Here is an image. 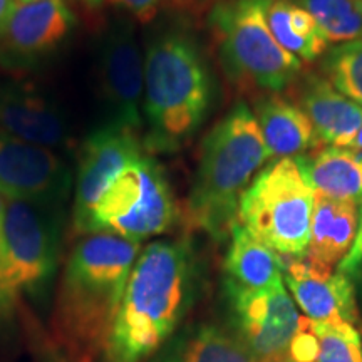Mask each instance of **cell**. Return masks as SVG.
Instances as JSON below:
<instances>
[{
    "instance_id": "obj_1",
    "label": "cell",
    "mask_w": 362,
    "mask_h": 362,
    "mask_svg": "<svg viewBox=\"0 0 362 362\" xmlns=\"http://www.w3.org/2000/svg\"><path fill=\"white\" fill-rule=\"evenodd\" d=\"M139 250V242L112 233L84 235L72 248L52 310L54 339L67 361L104 357Z\"/></svg>"
},
{
    "instance_id": "obj_2",
    "label": "cell",
    "mask_w": 362,
    "mask_h": 362,
    "mask_svg": "<svg viewBox=\"0 0 362 362\" xmlns=\"http://www.w3.org/2000/svg\"><path fill=\"white\" fill-rule=\"evenodd\" d=\"M197 291L198 262L188 240L149 243L131 270L104 361H148L185 319Z\"/></svg>"
},
{
    "instance_id": "obj_3",
    "label": "cell",
    "mask_w": 362,
    "mask_h": 362,
    "mask_svg": "<svg viewBox=\"0 0 362 362\" xmlns=\"http://www.w3.org/2000/svg\"><path fill=\"white\" fill-rule=\"evenodd\" d=\"M214 98V74L197 35L185 25L158 30L144 49V148L178 151L206 121Z\"/></svg>"
},
{
    "instance_id": "obj_4",
    "label": "cell",
    "mask_w": 362,
    "mask_h": 362,
    "mask_svg": "<svg viewBox=\"0 0 362 362\" xmlns=\"http://www.w3.org/2000/svg\"><path fill=\"white\" fill-rule=\"evenodd\" d=\"M270 155L247 103L238 101L211 128L200 146L185 218L216 240L232 232L240 200Z\"/></svg>"
},
{
    "instance_id": "obj_5",
    "label": "cell",
    "mask_w": 362,
    "mask_h": 362,
    "mask_svg": "<svg viewBox=\"0 0 362 362\" xmlns=\"http://www.w3.org/2000/svg\"><path fill=\"white\" fill-rule=\"evenodd\" d=\"M269 0H216L208 16L221 72L238 93L279 94L296 83L300 59L272 35L265 8Z\"/></svg>"
},
{
    "instance_id": "obj_6",
    "label": "cell",
    "mask_w": 362,
    "mask_h": 362,
    "mask_svg": "<svg viewBox=\"0 0 362 362\" xmlns=\"http://www.w3.org/2000/svg\"><path fill=\"white\" fill-rule=\"evenodd\" d=\"M62 208L6 200L0 312L47 296L61 253Z\"/></svg>"
},
{
    "instance_id": "obj_7",
    "label": "cell",
    "mask_w": 362,
    "mask_h": 362,
    "mask_svg": "<svg viewBox=\"0 0 362 362\" xmlns=\"http://www.w3.org/2000/svg\"><path fill=\"white\" fill-rule=\"evenodd\" d=\"M314 192L292 158L275 160L240 200L237 221L280 257H304L310 240Z\"/></svg>"
},
{
    "instance_id": "obj_8",
    "label": "cell",
    "mask_w": 362,
    "mask_h": 362,
    "mask_svg": "<svg viewBox=\"0 0 362 362\" xmlns=\"http://www.w3.org/2000/svg\"><path fill=\"white\" fill-rule=\"evenodd\" d=\"M178 216L165 171L155 158L143 155L104 189L90 215L88 235L112 233L141 243L170 232Z\"/></svg>"
},
{
    "instance_id": "obj_9",
    "label": "cell",
    "mask_w": 362,
    "mask_h": 362,
    "mask_svg": "<svg viewBox=\"0 0 362 362\" xmlns=\"http://www.w3.org/2000/svg\"><path fill=\"white\" fill-rule=\"evenodd\" d=\"M98 94L106 123L139 131L143 126L144 56L134 29L115 24L110 29L98 57Z\"/></svg>"
},
{
    "instance_id": "obj_10",
    "label": "cell",
    "mask_w": 362,
    "mask_h": 362,
    "mask_svg": "<svg viewBox=\"0 0 362 362\" xmlns=\"http://www.w3.org/2000/svg\"><path fill=\"white\" fill-rule=\"evenodd\" d=\"M72 173L56 149L0 133V194L6 200L62 208Z\"/></svg>"
},
{
    "instance_id": "obj_11",
    "label": "cell",
    "mask_w": 362,
    "mask_h": 362,
    "mask_svg": "<svg viewBox=\"0 0 362 362\" xmlns=\"http://www.w3.org/2000/svg\"><path fill=\"white\" fill-rule=\"evenodd\" d=\"M146 155L138 131L103 124L90 133L79 149L78 175L74 183L72 228L84 237L94 206L112 180L126 166Z\"/></svg>"
},
{
    "instance_id": "obj_12",
    "label": "cell",
    "mask_w": 362,
    "mask_h": 362,
    "mask_svg": "<svg viewBox=\"0 0 362 362\" xmlns=\"http://www.w3.org/2000/svg\"><path fill=\"white\" fill-rule=\"evenodd\" d=\"M74 22L64 0L17 2L0 35V66L8 71L39 66L61 49Z\"/></svg>"
},
{
    "instance_id": "obj_13",
    "label": "cell",
    "mask_w": 362,
    "mask_h": 362,
    "mask_svg": "<svg viewBox=\"0 0 362 362\" xmlns=\"http://www.w3.org/2000/svg\"><path fill=\"white\" fill-rule=\"evenodd\" d=\"M237 336L259 362L287 354L300 315L284 285L265 291L226 288Z\"/></svg>"
},
{
    "instance_id": "obj_14",
    "label": "cell",
    "mask_w": 362,
    "mask_h": 362,
    "mask_svg": "<svg viewBox=\"0 0 362 362\" xmlns=\"http://www.w3.org/2000/svg\"><path fill=\"white\" fill-rule=\"evenodd\" d=\"M284 262V280L307 319L319 324H349L362 332L354 284L349 275L317 267L305 259Z\"/></svg>"
},
{
    "instance_id": "obj_15",
    "label": "cell",
    "mask_w": 362,
    "mask_h": 362,
    "mask_svg": "<svg viewBox=\"0 0 362 362\" xmlns=\"http://www.w3.org/2000/svg\"><path fill=\"white\" fill-rule=\"evenodd\" d=\"M0 133L51 149L69 146L72 133L52 98L25 83L0 86Z\"/></svg>"
},
{
    "instance_id": "obj_16",
    "label": "cell",
    "mask_w": 362,
    "mask_h": 362,
    "mask_svg": "<svg viewBox=\"0 0 362 362\" xmlns=\"http://www.w3.org/2000/svg\"><path fill=\"white\" fill-rule=\"evenodd\" d=\"M297 101L309 116L322 146H351L362 124V106L339 93L324 76L315 72H309L298 81Z\"/></svg>"
},
{
    "instance_id": "obj_17",
    "label": "cell",
    "mask_w": 362,
    "mask_h": 362,
    "mask_svg": "<svg viewBox=\"0 0 362 362\" xmlns=\"http://www.w3.org/2000/svg\"><path fill=\"white\" fill-rule=\"evenodd\" d=\"M253 116L270 158L304 156L322 144L317 139L309 116L292 99L280 94H265L255 99Z\"/></svg>"
},
{
    "instance_id": "obj_18",
    "label": "cell",
    "mask_w": 362,
    "mask_h": 362,
    "mask_svg": "<svg viewBox=\"0 0 362 362\" xmlns=\"http://www.w3.org/2000/svg\"><path fill=\"white\" fill-rule=\"evenodd\" d=\"M359 205L314 194L310 240L305 259L317 267L334 270L351 252L357 235Z\"/></svg>"
},
{
    "instance_id": "obj_19",
    "label": "cell",
    "mask_w": 362,
    "mask_h": 362,
    "mask_svg": "<svg viewBox=\"0 0 362 362\" xmlns=\"http://www.w3.org/2000/svg\"><path fill=\"white\" fill-rule=\"evenodd\" d=\"M314 194L330 200H362V151L354 148L320 146L296 158Z\"/></svg>"
},
{
    "instance_id": "obj_20",
    "label": "cell",
    "mask_w": 362,
    "mask_h": 362,
    "mask_svg": "<svg viewBox=\"0 0 362 362\" xmlns=\"http://www.w3.org/2000/svg\"><path fill=\"white\" fill-rule=\"evenodd\" d=\"M226 288L265 291L284 285V262L279 253L253 237L245 226L233 225L225 259Z\"/></svg>"
},
{
    "instance_id": "obj_21",
    "label": "cell",
    "mask_w": 362,
    "mask_h": 362,
    "mask_svg": "<svg viewBox=\"0 0 362 362\" xmlns=\"http://www.w3.org/2000/svg\"><path fill=\"white\" fill-rule=\"evenodd\" d=\"M265 16L275 40L300 61H314L327 51V40L315 21L297 2L269 0Z\"/></svg>"
},
{
    "instance_id": "obj_22",
    "label": "cell",
    "mask_w": 362,
    "mask_h": 362,
    "mask_svg": "<svg viewBox=\"0 0 362 362\" xmlns=\"http://www.w3.org/2000/svg\"><path fill=\"white\" fill-rule=\"evenodd\" d=\"M151 362H259L237 334L202 325L180 336Z\"/></svg>"
},
{
    "instance_id": "obj_23",
    "label": "cell",
    "mask_w": 362,
    "mask_h": 362,
    "mask_svg": "<svg viewBox=\"0 0 362 362\" xmlns=\"http://www.w3.org/2000/svg\"><path fill=\"white\" fill-rule=\"evenodd\" d=\"M332 44L362 39V0H297Z\"/></svg>"
},
{
    "instance_id": "obj_24",
    "label": "cell",
    "mask_w": 362,
    "mask_h": 362,
    "mask_svg": "<svg viewBox=\"0 0 362 362\" xmlns=\"http://www.w3.org/2000/svg\"><path fill=\"white\" fill-rule=\"evenodd\" d=\"M320 69L339 93L362 106V39L337 44L325 51Z\"/></svg>"
},
{
    "instance_id": "obj_25",
    "label": "cell",
    "mask_w": 362,
    "mask_h": 362,
    "mask_svg": "<svg viewBox=\"0 0 362 362\" xmlns=\"http://www.w3.org/2000/svg\"><path fill=\"white\" fill-rule=\"evenodd\" d=\"M319 341L315 362H362L361 332L349 324L312 322Z\"/></svg>"
},
{
    "instance_id": "obj_26",
    "label": "cell",
    "mask_w": 362,
    "mask_h": 362,
    "mask_svg": "<svg viewBox=\"0 0 362 362\" xmlns=\"http://www.w3.org/2000/svg\"><path fill=\"white\" fill-rule=\"evenodd\" d=\"M288 356L297 362H315L319 356V341L314 332L312 320L307 317H300V324L296 336L292 337L288 346Z\"/></svg>"
},
{
    "instance_id": "obj_27",
    "label": "cell",
    "mask_w": 362,
    "mask_h": 362,
    "mask_svg": "<svg viewBox=\"0 0 362 362\" xmlns=\"http://www.w3.org/2000/svg\"><path fill=\"white\" fill-rule=\"evenodd\" d=\"M110 2L131 13L134 19L143 22V24L155 19L156 13L165 4L175 6V0H110Z\"/></svg>"
},
{
    "instance_id": "obj_28",
    "label": "cell",
    "mask_w": 362,
    "mask_h": 362,
    "mask_svg": "<svg viewBox=\"0 0 362 362\" xmlns=\"http://www.w3.org/2000/svg\"><path fill=\"white\" fill-rule=\"evenodd\" d=\"M362 265V200L359 203V221H357V235L354 240V245H352L351 252L347 253V257L339 264V272L341 274L349 275L352 279L354 275L359 274V269Z\"/></svg>"
},
{
    "instance_id": "obj_29",
    "label": "cell",
    "mask_w": 362,
    "mask_h": 362,
    "mask_svg": "<svg viewBox=\"0 0 362 362\" xmlns=\"http://www.w3.org/2000/svg\"><path fill=\"white\" fill-rule=\"evenodd\" d=\"M19 0H0V35L6 29L8 19H11L13 8H16Z\"/></svg>"
},
{
    "instance_id": "obj_30",
    "label": "cell",
    "mask_w": 362,
    "mask_h": 362,
    "mask_svg": "<svg viewBox=\"0 0 362 362\" xmlns=\"http://www.w3.org/2000/svg\"><path fill=\"white\" fill-rule=\"evenodd\" d=\"M216 0H175V7L188 8V11H203L205 7L214 6Z\"/></svg>"
},
{
    "instance_id": "obj_31",
    "label": "cell",
    "mask_w": 362,
    "mask_h": 362,
    "mask_svg": "<svg viewBox=\"0 0 362 362\" xmlns=\"http://www.w3.org/2000/svg\"><path fill=\"white\" fill-rule=\"evenodd\" d=\"M4 216H6V198L0 194V259H2V245H4Z\"/></svg>"
},
{
    "instance_id": "obj_32",
    "label": "cell",
    "mask_w": 362,
    "mask_h": 362,
    "mask_svg": "<svg viewBox=\"0 0 362 362\" xmlns=\"http://www.w3.org/2000/svg\"><path fill=\"white\" fill-rule=\"evenodd\" d=\"M349 148H354V149H359V151H362V124H361V128H359V133H357L356 139H354V141H352V144H351Z\"/></svg>"
},
{
    "instance_id": "obj_33",
    "label": "cell",
    "mask_w": 362,
    "mask_h": 362,
    "mask_svg": "<svg viewBox=\"0 0 362 362\" xmlns=\"http://www.w3.org/2000/svg\"><path fill=\"white\" fill-rule=\"evenodd\" d=\"M81 2H83L84 6H88L89 8H99L103 6L104 0H81Z\"/></svg>"
},
{
    "instance_id": "obj_34",
    "label": "cell",
    "mask_w": 362,
    "mask_h": 362,
    "mask_svg": "<svg viewBox=\"0 0 362 362\" xmlns=\"http://www.w3.org/2000/svg\"><path fill=\"white\" fill-rule=\"evenodd\" d=\"M265 362H297V361H293L288 354H284V356L274 357V359H269V361H265Z\"/></svg>"
},
{
    "instance_id": "obj_35",
    "label": "cell",
    "mask_w": 362,
    "mask_h": 362,
    "mask_svg": "<svg viewBox=\"0 0 362 362\" xmlns=\"http://www.w3.org/2000/svg\"><path fill=\"white\" fill-rule=\"evenodd\" d=\"M19 2H34V0H19Z\"/></svg>"
}]
</instances>
